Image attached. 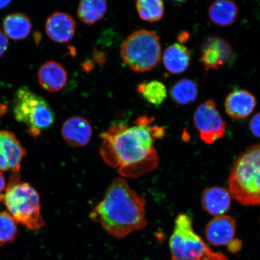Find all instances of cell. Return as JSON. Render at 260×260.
<instances>
[{"label": "cell", "instance_id": "f1b7e54d", "mask_svg": "<svg viewBox=\"0 0 260 260\" xmlns=\"http://www.w3.org/2000/svg\"><path fill=\"white\" fill-rule=\"evenodd\" d=\"M190 39V34L187 31H183L178 36V43L183 44L186 43Z\"/></svg>", "mask_w": 260, "mask_h": 260}, {"label": "cell", "instance_id": "83f0119b", "mask_svg": "<svg viewBox=\"0 0 260 260\" xmlns=\"http://www.w3.org/2000/svg\"><path fill=\"white\" fill-rule=\"evenodd\" d=\"M94 59L99 63L100 66H103L105 64L106 58L104 54L99 51H95L93 52Z\"/></svg>", "mask_w": 260, "mask_h": 260}, {"label": "cell", "instance_id": "3957f363", "mask_svg": "<svg viewBox=\"0 0 260 260\" xmlns=\"http://www.w3.org/2000/svg\"><path fill=\"white\" fill-rule=\"evenodd\" d=\"M229 191L243 206H260V144L247 147L234 162Z\"/></svg>", "mask_w": 260, "mask_h": 260}, {"label": "cell", "instance_id": "cb8c5ba5", "mask_svg": "<svg viewBox=\"0 0 260 260\" xmlns=\"http://www.w3.org/2000/svg\"><path fill=\"white\" fill-rule=\"evenodd\" d=\"M17 235V225L11 214L0 212V246L14 242Z\"/></svg>", "mask_w": 260, "mask_h": 260}, {"label": "cell", "instance_id": "4fadbf2b", "mask_svg": "<svg viewBox=\"0 0 260 260\" xmlns=\"http://www.w3.org/2000/svg\"><path fill=\"white\" fill-rule=\"evenodd\" d=\"M61 135L73 147H82L89 144L92 137V126L83 117L74 116L68 118L61 127Z\"/></svg>", "mask_w": 260, "mask_h": 260}, {"label": "cell", "instance_id": "5bb4252c", "mask_svg": "<svg viewBox=\"0 0 260 260\" xmlns=\"http://www.w3.org/2000/svg\"><path fill=\"white\" fill-rule=\"evenodd\" d=\"M256 106V98L252 93L245 89L233 91L227 95L224 103L227 115L237 120L248 118Z\"/></svg>", "mask_w": 260, "mask_h": 260}, {"label": "cell", "instance_id": "ffe728a7", "mask_svg": "<svg viewBox=\"0 0 260 260\" xmlns=\"http://www.w3.org/2000/svg\"><path fill=\"white\" fill-rule=\"evenodd\" d=\"M171 99L180 106H187L197 100L198 86L194 81L189 79L178 80L170 91Z\"/></svg>", "mask_w": 260, "mask_h": 260}, {"label": "cell", "instance_id": "30bf717a", "mask_svg": "<svg viewBox=\"0 0 260 260\" xmlns=\"http://www.w3.org/2000/svg\"><path fill=\"white\" fill-rule=\"evenodd\" d=\"M26 155V149L14 133L0 131V171H19Z\"/></svg>", "mask_w": 260, "mask_h": 260}, {"label": "cell", "instance_id": "603a6c76", "mask_svg": "<svg viewBox=\"0 0 260 260\" xmlns=\"http://www.w3.org/2000/svg\"><path fill=\"white\" fill-rule=\"evenodd\" d=\"M136 8L142 20L154 22L160 20L165 14L164 3L161 0H139Z\"/></svg>", "mask_w": 260, "mask_h": 260}, {"label": "cell", "instance_id": "d4e9b609", "mask_svg": "<svg viewBox=\"0 0 260 260\" xmlns=\"http://www.w3.org/2000/svg\"><path fill=\"white\" fill-rule=\"evenodd\" d=\"M249 127L252 134L260 139V112L252 117L249 122Z\"/></svg>", "mask_w": 260, "mask_h": 260}, {"label": "cell", "instance_id": "277c9868", "mask_svg": "<svg viewBox=\"0 0 260 260\" xmlns=\"http://www.w3.org/2000/svg\"><path fill=\"white\" fill-rule=\"evenodd\" d=\"M18 173L12 174L4 194H0V203L5 205L16 222L32 231L45 226L41 216L40 194L31 185L20 181Z\"/></svg>", "mask_w": 260, "mask_h": 260}, {"label": "cell", "instance_id": "2e32d148", "mask_svg": "<svg viewBox=\"0 0 260 260\" xmlns=\"http://www.w3.org/2000/svg\"><path fill=\"white\" fill-rule=\"evenodd\" d=\"M38 80L44 90L49 92H56L66 85L68 74L60 63L55 61H48L42 64L39 70Z\"/></svg>", "mask_w": 260, "mask_h": 260}, {"label": "cell", "instance_id": "8992f818", "mask_svg": "<svg viewBox=\"0 0 260 260\" xmlns=\"http://www.w3.org/2000/svg\"><path fill=\"white\" fill-rule=\"evenodd\" d=\"M121 55L124 63L135 72H148L161 61L160 37L145 29L135 31L123 42Z\"/></svg>", "mask_w": 260, "mask_h": 260}, {"label": "cell", "instance_id": "4dcf8cb0", "mask_svg": "<svg viewBox=\"0 0 260 260\" xmlns=\"http://www.w3.org/2000/svg\"><path fill=\"white\" fill-rule=\"evenodd\" d=\"M12 1L9 0H4V1H0V9H4L8 7L9 5H11Z\"/></svg>", "mask_w": 260, "mask_h": 260}, {"label": "cell", "instance_id": "44dd1931", "mask_svg": "<svg viewBox=\"0 0 260 260\" xmlns=\"http://www.w3.org/2000/svg\"><path fill=\"white\" fill-rule=\"evenodd\" d=\"M107 9L105 0H84L79 3L77 15L84 24L93 25L103 18Z\"/></svg>", "mask_w": 260, "mask_h": 260}, {"label": "cell", "instance_id": "f546056e", "mask_svg": "<svg viewBox=\"0 0 260 260\" xmlns=\"http://www.w3.org/2000/svg\"><path fill=\"white\" fill-rule=\"evenodd\" d=\"M6 186V179L2 174L1 171H0V194H1L3 191L5 190Z\"/></svg>", "mask_w": 260, "mask_h": 260}, {"label": "cell", "instance_id": "9c48e42d", "mask_svg": "<svg viewBox=\"0 0 260 260\" xmlns=\"http://www.w3.org/2000/svg\"><path fill=\"white\" fill-rule=\"evenodd\" d=\"M230 44L222 38L212 36L205 40L201 47L200 59L208 72L218 70L229 61L233 56Z\"/></svg>", "mask_w": 260, "mask_h": 260}, {"label": "cell", "instance_id": "ac0fdd59", "mask_svg": "<svg viewBox=\"0 0 260 260\" xmlns=\"http://www.w3.org/2000/svg\"><path fill=\"white\" fill-rule=\"evenodd\" d=\"M208 14L210 20L219 27H229L236 21L239 15V8L231 0H217L209 6Z\"/></svg>", "mask_w": 260, "mask_h": 260}, {"label": "cell", "instance_id": "4316f807", "mask_svg": "<svg viewBox=\"0 0 260 260\" xmlns=\"http://www.w3.org/2000/svg\"><path fill=\"white\" fill-rule=\"evenodd\" d=\"M242 247V242L241 240L236 239L229 244L228 246V249H229L230 252L236 253L239 252L241 249Z\"/></svg>", "mask_w": 260, "mask_h": 260}, {"label": "cell", "instance_id": "5b68a950", "mask_svg": "<svg viewBox=\"0 0 260 260\" xmlns=\"http://www.w3.org/2000/svg\"><path fill=\"white\" fill-rule=\"evenodd\" d=\"M172 260H229L225 255L213 252L194 232L191 217L178 214L170 239Z\"/></svg>", "mask_w": 260, "mask_h": 260}, {"label": "cell", "instance_id": "6da1fadb", "mask_svg": "<svg viewBox=\"0 0 260 260\" xmlns=\"http://www.w3.org/2000/svg\"><path fill=\"white\" fill-rule=\"evenodd\" d=\"M154 119L141 116L130 127L118 123L101 135V155L110 167L118 168L122 177L138 178L157 168L159 158L154 142L164 138L165 129L153 125Z\"/></svg>", "mask_w": 260, "mask_h": 260}, {"label": "cell", "instance_id": "7c38bea8", "mask_svg": "<svg viewBox=\"0 0 260 260\" xmlns=\"http://www.w3.org/2000/svg\"><path fill=\"white\" fill-rule=\"evenodd\" d=\"M45 31L51 40L57 43H67L76 34V21L67 13L56 12L47 18Z\"/></svg>", "mask_w": 260, "mask_h": 260}, {"label": "cell", "instance_id": "7402d4cb", "mask_svg": "<svg viewBox=\"0 0 260 260\" xmlns=\"http://www.w3.org/2000/svg\"><path fill=\"white\" fill-rule=\"evenodd\" d=\"M138 91L146 102L156 106L161 105L167 97V87L157 80L140 84Z\"/></svg>", "mask_w": 260, "mask_h": 260}, {"label": "cell", "instance_id": "8fae6325", "mask_svg": "<svg viewBox=\"0 0 260 260\" xmlns=\"http://www.w3.org/2000/svg\"><path fill=\"white\" fill-rule=\"evenodd\" d=\"M236 229V220L225 214L211 220L205 229V235L211 245L226 246L235 240Z\"/></svg>", "mask_w": 260, "mask_h": 260}, {"label": "cell", "instance_id": "e0dca14e", "mask_svg": "<svg viewBox=\"0 0 260 260\" xmlns=\"http://www.w3.org/2000/svg\"><path fill=\"white\" fill-rule=\"evenodd\" d=\"M162 60L169 73L180 74L184 73L189 67L191 54L185 45L175 43L166 49Z\"/></svg>", "mask_w": 260, "mask_h": 260}, {"label": "cell", "instance_id": "d6986e66", "mask_svg": "<svg viewBox=\"0 0 260 260\" xmlns=\"http://www.w3.org/2000/svg\"><path fill=\"white\" fill-rule=\"evenodd\" d=\"M3 26L6 37L16 41L27 38L32 29L30 18L22 13H15L6 16Z\"/></svg>", "mask_w": 260, "mask_h": 260}, {"label": "cell", "instance_id": "484cf974", "mask_svg": "<svg viewBox=\"0 0 260 260\" xmlns=\"http://www.w3.org/2000/svg\"><path fill=\"white\" fill-rule=\"evenodd\" d=\"M9 46V41L8 37L0 30V57H2L5 54L6 51L8 50Z\"/></svg>", "mask_w": 260, "mask_h": 260}, {"label": "cell", "instance_id": "7a4b0ae2", "mask_svg": "<svg viewBox=\"0 0 260 260\" xmlns=\"http://www.w3.org/2000/svg\"><path fill=\"white\" fill-rule=\"evenodd\" d=\"M145 205V198L132 190L125 179L118 178L107 188L91 217L99 220L109 235L122 239L147 225Z\"/></svg>", "mask_w": 260, "mask_h": 260}, {"label": "cell", "instance_id": "52a82bcc", "mask_svg": "<svg viewBox=\"0 0 260 260\" xmlns=\"http://www.w3.org/2000/svg\"><path fill=\"white\" fill-rule=\"evenodd\" d=\"M13 112L16 121L27 125L28 134L35 139L55 122V114L47 101L27 87L16 91Z\"/></svg>", "mask_w": 260, "mask_h": 260}, {"label": "cell", "instance_id": "ba28073f", "mask_svg": "<svg viewBox=\"0 0 260 260\" xmlns=\"http://www.w3.org/2000/svg\"><path fill=\"white\" fill-rule=\"evenodd\" d=\"M193 123L201 139L207 144H214L222 138L226 132V123L212 99L198 106L194 113Z\"/></svg>", "mask_w": 260, "mask_h": 260}, {"label": "cell", "instance_id": "9a60e30c", "mask_svg": "<svg viewBox=\"0 0 260 260\" xmlns=\"http://www.w3.org/2000/svg\"><path fill=\"white\" fill-rule=\"evenodd\" d=\"M232 197L229 190L213 186L203 191L201 203L205 211L214 216L225 215L232 206Z\"/></svg>", "mask_w": 260, "mask_h": 260}]
</instances>
